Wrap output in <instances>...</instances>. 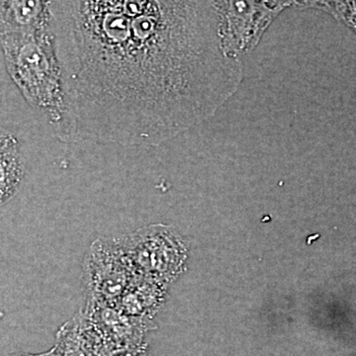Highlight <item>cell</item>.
Instances as JSON below:
<instances>
[{
    "label": "cell",
    "mask_w": 356,
    "mask_h": 356,
    "mask_svg": "<svg viewBox=\"0 0 356 356\" xmlns=\"http://www.w3.org/2000/svg\"><path fill=\"white\" fill-rule=\"evenodd\" d=\"M6 69L25 99L55 125L64 107L62 74L51 26L35 33L0 35Z\"/></svg>",
    "instance_id": "7a4b0ae2"
},
{
    "label": "cell",
    "mask_w": 356,
    "mask_h": 356,
    "mask_svg": "<svg viewBox=\"0 0 356 356\" xmlns=\"http://www.w3.org/2000/svg\"><path fill=\"white\" fill-rule=\"evenodd\" d=\"M172 234L161 226L146 227L122 240L136 275L149 278L170 270L175 264Z\"/></svg>",
    "instance_id": "5b68a950"
},
{
    "label": "cell",
    "mask_w": 356,
    "mask_h": 356,
    "mask_svg": "<svg viewBox=\"0 0 356 356\" xmlns=\"http://www.w3.org/2000/svg\"><path fill=\"white\" fill-rule=\"evenodd\" d=\"M122 240L96 241L86 259V281L93 303L118 306L136 277Z\"/></svg>",
    "instance_id": "277c9868"
},
{
    "label": "cell",
    "mask_w": 356,
    "mask_h": 356,
    "mask_svg": "<svg viewBox=\"0 0 356 356\" xmlns=\"http://www.w3.org/2000/svg\"><path fill=\"white\" fill-rule=\"evenodd\" d=\"M220 16V36L229 57L254 50L262 34L292 1H215Z\"/></svg>",
    "instance_id": "3957f363"
},
{
    "label": "cell",
    "mask_w": 356,
    "mask_h": 356,
    "mask_svg": "<svg viewBox=\"0 0 356 356\" xmlns=\"http://www.w3.org/2000/svg\"><path fill=\"white\" fill-rule=\"evenodd\" d=\"M18 145L17 140L8 130L0 127V153Z\"/></svg>",
    "instance_id": "30bf717a"
},
{
    "label": "cell",
    "mask_w": 356,
    "mask_h": 356,
    "mask_svg": "<svg viewBox=\"0 0 356 356\" xmlns=\"http://www.w3.org/2000/svg\"><path fill=\"white\" fill-rule=\"evenodd\" d=\"M51 22V1H0V35L38 32Z\"/></svg>",
    "instance_id": "8992f818"
},
{
    "label": "cell",
    "mask_w": 356,
    "mask_h": 356,
    "mask_svg": "<svg viewBox=\"0 0 356 356\" xmlns=\"http://www.w3.org/2000/svg\"><path fill=\"white\" fill-rule=\"evenodd\" d=\"M25 165L18 145L0 153V206L6 203L19 188Z\"/></svg>",
    "instance_id": "52a82bcc"
},
{
    "label": "cell",
    "mask_w": 356,
    "mask_h": 356,
    "mask_svg": "<svg viewBox=\"0 0 356 356\" xmlns=\"http://www.w3.org/2000/svg\"><path fill=\"white\" fill-rule=\"evenodd\" d=\"M69 143L156 146L216 113L243 81L215 1H51Z\"/></svg>",
    "instance_id": "6da1fadb"
},
{
    "label": "cell",
    "mask_w": 356,
    "mask_h": 356,
    "mask_svg": "<svg viewBox=\"0 0 356 356\" xmlns=\"http://www.w3.org/2000/svg\"><path fill=\"white\" fill-rule=\"evenodd\" d=\"M93 344L90 334L83 332L81 324H72V329L64 330L54 351L56 356H93Z\"/></svg>",
    "instance_id": "ba28073f"
},
{
    "label": "cell",
    "mask_w": 356,
    "mask_h": 356,
    "mask_svg": "<svg viewBox=\"0 0 356 356\" xmlns=\"http://www.w3.org/2000/svg\"><path fill=\"white\" fill-rule=\"evenodd\" d=\"M312 4L318 8L325 9L356 33V1H322L312 2Z\"/></svg>",
    "instance_id": "9c48e42d"
}]
</instances>
